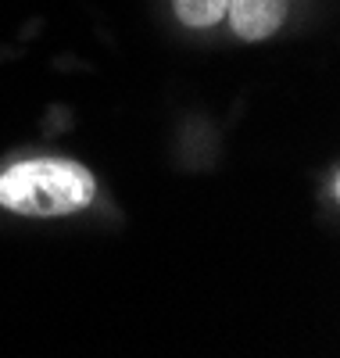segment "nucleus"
Masks as SVG:
<instances>
[{
	"label": "nucleus",
	"mask_w": 340,
	"mask_h": 358,
	"mask_svg": "<svg viewBox=\"0 0 340 358\" xmlns=\"http://www.w3.org/2000/svg\"><path fill=\"white\" fill-rule=\"evenodd\" d=\"M97 194L90 169L65 158H29L0 176V204L15 215L54 219L86 208Z\"/></svg>",
	"instance_id": "obj_1"
},
{
	"label": "nucleus",
	"mask_w": 340,
	"mask_h": 358,
	"mask_svg": "<svg viewBox=\"0 0 340 358\" xmlns=\"http://www.w3.org/2000/svg\"><path fill=\"white\" fill-rule=\"evenodd\" d=\"M233 33L247 43L269 40L287 18V0H229Z\"/></svg>",
	"instance_id": "obj_2"
},
{
	"label": "nucleus",
	"mask_w": 340,
	"mask_h": 358,
	"mask_svg": "<svg viewBox=\"0 0 340 358\" xmlns=\"http://www.w3.org/2000/svg\"><path fill=\"white\" fill-rule=\"evenodd\" d=\"M172 8H176V18L183 25L204 29V25H215V22L226 15L229 0H172Z\"/></svg>",
	"instance_id": "obj_3"
}]
</instances>
